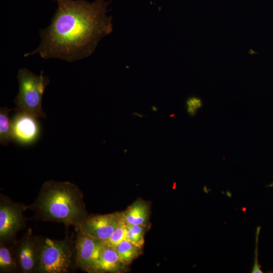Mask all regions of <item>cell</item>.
I'll return each mask as SVG.
<instances>
[{"label":"cell","mask_w":273,"mask_h":273,"mask_svg":"<svg viewBox=\"0 0 273 273\" xmlns=\"http://www.w3.org/2000/svg\"><path fill=\"white\" fill-rule=\"evenodd\" d=\"M54 1L58 7L50 25L40 30L39 45L25 57L38 54L44 59L73 62L92 55L100 40L112 32V17L107 14L111 1Z\"/></svg>","instance_id":"cell-1"},{"label":"cell","mask_w":273,"mask_h":273,"mask_svg":"<svg viewBox=\"0 0 273 273\" xmlns=\"http://www.w3.org/2000/svg\"><path fill=\"white\" fill-rule=\"evenodd\" d=\"M17 79L19 92L14 102V110L27 113L35 118H46L42 108V97L47 86L50 82L49 77L41 71L37 75L26 68L18 70Z\"/></svg>","instance_id":"cell-3"},{"label":"cell","mask_w":273,"mask_h":273,"mask_svg":"<svg viewBox=\"0 0 273 273\" xmlns=\"http://www.w3.org/2000/svg\"><path fill=\"white\" fill-rule=\"evenodd\" d=\"M16 271L19 268L12 242L0 243V272Z\"/></svg>","instance_id":"cell-12"},{"label":"cell","mask_w":273,"mask_h":273,"mask_svg":"<svg viewBox=\"0 0 273 273\" xmlns=\"http://www.w3.org/2000/svg\"><path fill=\"white\" fill-rule=\"evenodd\" d=\"M122 212L103 215H89L76 226L80 231L93 238L105 241L108 239L117 227Z\"/></svg>","instance_id":"cell-8"},{"label":"cell","mask_w":273,"mask_h":273,"mask_svg":"<svg viewBox=\"0 0 273 273\" xmlns=\"http://www.w3.org/2000/svg\"><path fill=\"white\" fill-rule=\"evenodd\" d=\"M125 224L148 225L150 207L148 202L138 199L122 212Z\"/></svg>","instance_id":"cell-10"},{"label":"cell","mask_w":273,"mask_h":273,"mask_svg":"<svg viewBox=\"0 0 273 273\" xmlns=\"http://www.w3.org/2000/svg\"><path fill=\"white\" fill-rule=\"evenodd\" d=\"M125 266L120 260L114 247L103 246L97 266V272H120Z\"/></svg>","instance_id":"cell-11"},{"label":"cell","mask_w":273,"mask_h":273,"mask_svg":"<svg viewBox=\"0 0 273 273\" xmlns=\"http://www.w3.org/2000/svg\"><path fill=\"white\" fill-rule=\"evenodd\" d=\"M125 224L126 239L136 245L143 247L145 235L149 225Z\"/></svg>","instance_id":"cell-15"},{"label":"cell","mask_w":273,"mask_h":273,"mask_svg":"<svg viewBox=\"0 0 273 273\" xmlns=\"http://www.w3.org/2000/svg\"><path fill=\"white\" fill-rule=\"evenodd\" d=\"M40 259L37 272L66 273L75 267V243L68 236L63 240L39 237Z\"/></svg>","instance_id":"cell-4"},{"label":"cell","mask_w":273,"mask_h":273,"mask_svg":"<svg viewBox=\"0 0 273 273\" xmlns=\"http://www.w3.org/2000/svg\"><path fill=\"white\" fill-rule=\"evenodd\" d=\"M19 271L23 273L37 272L40 259L39 237L31 231L24 234L18 241H12Z\"/></svg>","instance_id":"cell-6"},{"label":"cell","mask_w":273,"mask_h":273,"mask_svg":"<svg viewBox=\"0 0 273 273\" xmlns=\"http://www.w3.org/2000/svg\"><path fill=\"white\" fill-rule=\"evenodd\" d=\"M126 224L123 220L122 214L118 225L110 237L104 241L108 245L115 247L123 240L126 239Z\"/></svg>","instance_id":"cell-16"},{"label":"cell","mask_w":273,"mask_h":273,"mask_svg":"<svg viewBox=\"0 0 273 273\" xmlns=\"http://www.w3.org/2000/svg\"><path fill=\"white\" fill-rule=\"evenodd\" d=\"M25 208L33 211L38 219L62 223L66 226L75 227L87 216L83 193L69 181L44 182L34 202Z\"/></svg>","instance_id":"cell-2"},{"label":"cell","mask_w":273,"mask_h":273,"mask_svg":"<svg viewBox=\"0 0 273 273\" xmlns=\"http://www.w3.org/2000/svg\"><path fill=\"white\" fill-rule=\"evenodd\" d=\"M114 248L120 260L126 266L142 254L143 247L125 239Z\"/></svg>","instance_id":"cell-13"},{"label":"cell","mask_w":273,"mask_h":273,"mask_svg":"<svg viewBox=\"0 0 273 273\" xmlns=\"http://www.w3.org/2000/svg\"><path fill=\"white\" fill-rule=\"evenodd\" d=\"M25 205L0 195V243L14 240L16 234L26 226Z\"/></svg>","instance_id":"cell-5"},{"label":"cell","mask_w":273,"mask_h":273,"mask_svg":"<svg viewBox=\"0 0 273 273\" xmlns=\"http://www.w3.org/2000/svg\"><path fill=\"white\" fill-rule=\"evenodd\" d=\"M188 112L191 115H194L197 110L201 107V101L196 98H192L187 102Z\"/></svg>","instance_id":"cell-17"},{"label":"cell","mask_w":273,"mask_h":273,"mask_svg":"<svg viewBox=\"0 0 273 273\" xmlns=\"http://www.w3.org/2000/svg\"><path fill=\"white\" fill-rule=\"evenodd\" d=\"M12 110L5 107L0 109V143L4 146L8 145L14 140L12 120L9 115Z\"/></svg>","instance_id":"cell-14"},{"label":"cell","mask_w":273,"mask_h":273,"mask_svg":"<svg viewBox=\"0 0 273 273\" xmlns=\"http://www.w3.org/2000/svg\"><path fill=\"white\" fill-rule=\"evenodd\" d=\"M14 139L22 144H29L38 137L39 127L36 118L22 111H17L12 120Z\"/></svg>","instance_id":"cell-9"},{"label":"cell","mask_w":273,"mask_h":273,"mask_svg":"<svg viewBox=\"0 0 273 273\" xmlns=\"http://www.w3.org/2000/svg\"><path fill=\"white\" fill-rule=\"evenodd\" d=\"M74 241L76 267L88 272H97V266L104 241L76 231Z\"/></svg>","instance_id":"cell-7"},{"label":"cell","mask_w":273,"mask_h":273,"mask_svg":"<svg viewBox=\"0 0 273 273\" xmlns=\"http://www.w3.org/2000/svg\"><path fill=\"white\" fill-rule=\"evenodd\" d=\"M260 227L258 226L257 228L256 232V247L255 250V258H254V264L253 267V269L251 271L252 273H262L263 271L260 269L261 266L258 264V237L259 235Z\"/></svg>","instance_id":"cell-18"}]
</instances>
